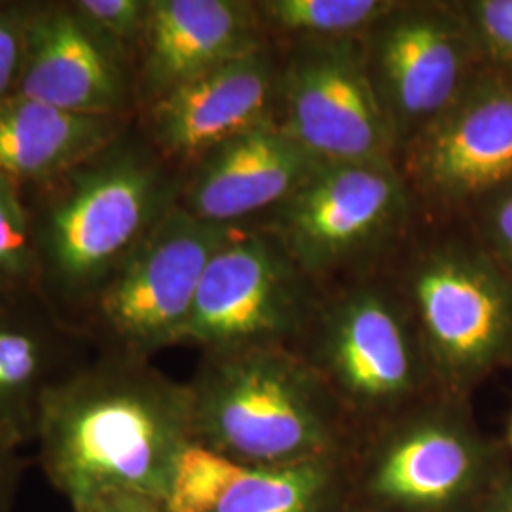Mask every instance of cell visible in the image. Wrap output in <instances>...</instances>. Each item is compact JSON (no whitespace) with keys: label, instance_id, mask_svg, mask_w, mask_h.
<instances>
[{"label":"cell","instance_id":"obj_24","mask_svg":"<svg viewBox=\"0 0 512 512\" xmlns=\"http://www.w3.org/2000/svg\"><path fill=\"white\" fill-rule=\"evenodd\" d=\"M482 65L512 76V0L456 2Z\"/></svg>","mask_w":512,"mask_h":512},{"label":"cell","instance_id":"obj_20","mask_svg":"<svg viewBox=\"0 0 512 512\" xmlns=\"http://www.w3.org/2000/svg\"><path fill=\"white\" fill-rule=\"evenodd\" d=\"M395 0H262L255 2L264 31L294 40L359 38L395 6Z\"/></svg>","mask_w":512,"mask_h":512},{"label":"cell","instance_id":"obj_29","mask_svg":"<svg viewBox=\"0 0 512 512\" xmlns=\"http://www.w3.org/2000/svg\"><path fill=\"white\" fill-rule=\"evenodd\" d=\"M482 512H512V482L499 486L486 501Z\"/></svg>","mask_w":512,"mask_h":512},{"label":"cell","instance_id":"obj_25","mask_svg":"<svg viewBox=\"0 0 512 512\" xmlns=\"http://www.w3.org/2000/svg\"><path fill=\"white\" fill-rule=\"evenodd\" d=\"M35 4L37 2L0 0V103L18 92Z\"/></svg>","mask_w":512,"mask_h":512},{"label":"cell","instance_id":"obj_10","mask_svg":"<svg viewBox=\"0 0 512 512\" xmlns=\"http://www.w3.org/2000/svg\"><path fill=\"white\" fill-rule=\"evenodd\" d=\"M414 198L473 207L512 184V76L482 69L452 109L401 150Z\"/></svg>","mask_w":512,"mask_h":512},{"label":"cell","instance_id":"obj_2","mask_svg":"<svg viewBox=\"0 0 512 512\" xmlns=\"http://www.w3.org/2000/svg\"><path fill=\"white\" fill-rule=\"evenodd\" d=\"M183 183L135 120L82 164L25 188L40 298L80 329L97 294L179 205Z\"/></svg>","mask_w":512,"mask_h":512},{"label":"cell","instance_id":"obj_23","mask_svg":"<svg viewBox=\"0 0 512 512\" xmlns=\"http://www.w3.org/2000/svg\"><path fill=\"white\" fill-rule=\"evenodd\" d=\"M76 16L137 65L152 0H69Z\"/></svg>","mask_w":512,"mask_h":512},{"label":"cell","instance_id":"obj_17","mask_svg":"<svg viewBox=\"0 0 512 512\" xmlns=\"http://www.w3.org/2000/svg\"><path fill=\"white\" fill-rule=\"evenodd\" d=\"M486 448L465 425L425 418L389 444L374 476L384 499L410 505H444L469 494L482 480Z\"/></svg>","mask_w":512,"mask_h":512},{"label":"cell","instance_id":"obj_21","mask_svg":"<svg viewBox=\"0 0 512 512\" xmlns=\"http://www.w3.org/2000/svg\"><path fill=\"white\" fill-rule=\"evenodd\" d=\"M0 293H38V256L25 186L0 173Z\"/></svg>","mask_w":512,"mask_h":512},{"label":"cell","instance_id":"obj_13","mask_svg":"<svg viewBox=\"0 0 512 512\" xmlns=\"http://www.w3.org/2000/svg\"><path fill=\"white\" fill-rule=\"evenodd\" d=\"M410 311L399 294L361 285L338 294L321 317L319 348L330 378L365 406L397 403L418 384Z\"/></svg>","mask_w":512,"mask_h":512},{"label":"cell","instance_id":"obj_11","mask_svg":"<svg viewBox=\"0 0 512 512\" xmlns=\"http://www.w3.org/2000/svg\"><path fill=\"white\" fill-rule=\"evenodd\" d=\"M279 63L266 44L165 93L137 116L167 164L190 171L211 150L275 122Z\"/></svg>","mask_w":512,"mask_h":512},{"label":"cell","instance_id":"obj_14","mask_svg":"<svg viewBox=\"0 0 512 512\" xmlns=\"http://www.w3.org/2000/svg\"><path fill=\"white\" fill-rule=\"evenodd\" d=\"M255 2L152 0L135 65L137 116L184 82L266 46Z\"/></svg>","mask_w":512,"mask_h":512},{"label":"cell","instance_id":"obj_27","mask_svg":"<svg viewBox=\"0 0 512 512\" xmlns=\"http://www.w3.org/2000/svg\"><path fill=\"white\" fill-rule=\"evenodd\" d=\"M71 509L73 512H169L165 509L164 501L133 492L95 495Z\"/></svg>","mask_w":512,"mask_h":512},{"label":"cell","instance_id":"obj_22","mask_svg":"<svg viewBox=\"0 0 512 512\" xmlns=\"http://www.w3.org/2000/svg\"><path fill=\"white\" fill-rule=\"evenodd\" d=\"M249 465L226 458L194 439L177 461L165 497L169 512H211Z\"/></svg>","mask_w":512,"mask_h":512},{"label":"cell","instance_id":"obj_18","mask_svg":"<svg viewBox=\"0 0 512 512\" xmlns=\"http://www.w3.org/2000/svg\"><path fill=\"white\" fill-rule=\"evenodd\" d=\"M135 120L74 114L12 95L0 103V173L31 188L110 145Z\"/></svg>","mask_w":512,"mask_h":512},{"label":"cell","instance_id":"obj_4","mask_svg":"<svg viewBox=\"0 0 512 512\" xmlns=\"http://www.w3.org/2000/svg\"><path fill=\"white\" fill-rule=\"evenodd\" d=\"M401 298L440 380L465 391L512 361V274L482 243L439 241L410 258Z\"/></svg>","mask_w":512,"mask_h":512},{"label":"cell","instance_id":"obj_6","mask_svg":"<svg viewBox=\"0 0 512 512\" xmlns=\"http://www.w3.org/2000/svg\"><path fill=\"white\" fill-rule=\"evenodd\" d=\"M414 202L397 164H317L260 228L315 281L399 238Z\"/></svg>","mask_w":512,"mask_h":512},{"label":"cell","instance_id":"obj_3","mask_svg":"<svg viewBox=\"0 0 512 512\" xmlns=\"http://www.w3.org/2000/svg\"><path fill=\"white\" fill-rule=\"evenodd\" d=\"M188 389L194 439L243 465H289L329 444L323 385L275 344L205 353Z\"/></svg>","mask_w":512,"mask_h":512},{"label":"cell","instance_id":"obj_30","mask_svg":"<svg viewBox=\"0 0 512 512\" xmlns=\"http://www.w3.org/2000/svg\"><path fill=\"white\" fill-rule=\"evenodd\" d=\"M509 442H511V446H512V420H511V425H509Z\"/></svg>","mask_w":512,"mask_h":512},{"label":"cell","instance_id":"obj_9","mask_svg":"<svg viewBox=\"0 0 512 512\" xmlns=\"http://www.w3.org/2000/svg\"><path fill=\"white\" fill-rule=\"evenodd\" d=\"M313 279L260 226H241L202 275L181 344L205 353L270 346L313 310Z\"/></svg>","mask_w":512,"mask_h":512},{"label":"cell","instance_id":"obj_12","mask_svg":"<svg viewBox=\"0 0 512 512\" xmlns=\"http://www.w3.org/2000/svg\"><path fill=\"white\" fill-rule=\"evenodd\" d=\"M18 95L74 114L137 120L135 65L76 16L71 2H37Z\"/></svg>","mask_w":512,"mask_h":512},{"label":"cell","instance_id":"obj_5","mask_svg":"<svg viewBox=\"0 0 512 512\" xmlns=\"http://www.w3.org/2000/svg\"><path fill=\"white\" fill-rule=\"evenodd\" d=\"M234 230L177 205L97 294L80 327L93 351L150 361L181 344L203 272Z\"/></svg>","mask_w":512,"mask_h":512},{"label":"cell","instance_id":"obj_7","mask_svg":"<svg viewBox=\"0 0 512 512\" xmlns=\"http://www.w3.org/2000/svg\"><path fill=\"white\" fill-rule=\"evenodd\" d=\"M275 124L321 164H397L399 158L361 37L294 40L279 63Z\"/></svg>","mask_w":512,"mask_h":512},{"label":"cell","instance_id":"obj_8","mask_svg":"<svg viewBox=\"0 0 512 512\" xmlns=\"http://www.w3.org/2000/svg\"><path fill=\"white\" fill-rule=\"evenodd\" d=\"M361 40L399 154L484 69L456 2H397Z\"/></svg>","mask_w":512,"mask_h":512},{"label":"cell","instance_id":"obj_28","mask_svg":"<svg viewBox=\"0 0 512 512\" xmlns=\"http://www.w3.org/2000/svg\"><path fill=\"white\" fill-rule=\"evenodd\" d=\"M25 459L19 448L0 440V512H10L18 495Z\"/></svg>","mask_w":512,"mask_h":512},{"label":"cell","instance_id":"obj_1","mask_svg":"<svg viewBox=\"0 0 512 512\" xmlns=\"http://www.w3.org/2000/svg\"><path fill=\"white\" fill-rule=\"evenodd\" d=\"M192 440L188 385L150 361L93 351L46 397L35 444L48 482L74 507L109 492L165 503Z\"/></svg>","mask_w":512,"mask_h":512},{"label":"cell","instance_id":"obj_19","mask_svg":"<svg viewBox=\"0 0 512 512\" xmlns=\"http://www.w3.org/2000/svg\"><path fill=\"white\" fill-rule=\"evenodd\" d=\"M329 473L317 458L249 467L211 512H319Z\"/></svg>","mask_w":512,"mask_h":512},{"label":"cell","instance_id":"obj_16","mask_svg":"<svg viewBox=\"0 0 512 512\" xmlns=\"http://www.w3.org/2000/svg\"><path fill=\"white\" fill-rule=\"evenodd\" d=\"M92 344L38 293H0V440L35 444L55 385L86 363Z\"/></svg>","mask_w":512,"mask_h":512},{"label":"cell","instance_id":"obj_15","mask_svg":"<svg viewBox=\"0 0 512 512\" xmlns=\"http://www.w3.org/2000/svg\"><path fill=\"white\" fill-rule=\"evenodd\" d=\"M321 164L275 122L241 133L184 173L179 205L196 219L241 228L285 202Z\"/></svg>","mask_w":512,"mask_h":512},{"label":"cell","instance_id":"obj_26","mask_svg":"<svg viewBox=\"0 0 512 512\" xmlns=\"http://www.w3.org/2000/svg\"><path fill=\"white\" fill-rule=\"evenodd\" d=\"M482 245L512 274V184L476 205Z\"/></svg>","mask_w":512,"mask_h":512}]
</instances>
